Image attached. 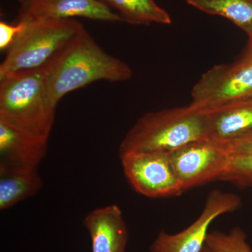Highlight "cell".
Segmentation results:
<instances>
[{
	"mask_svg": "<svg viewBox=\"0 0 252 252\" xmlns=\"http://www.w3.org/2000/svg\"><path fill=\"white\" fill-rule=\"evenodd\" d=\"M203 111L207 138L217 144L228 143L252 132V98Z\"/></svg>",
	"mask_w": 252,
	"mask_h": 252,
	"instance_id": "cell-11",
	"label": "cell"
},
{
	"mask_svg": "<svg viewBox=\"0 0 252 252\" xmlns=\"http://www.w3.org/2000/svg\"><path fill=\"white\" fill-rule=\"evenodd\" d=\"M190 6L229 20L252 37V0H186Z\"/></svg>",
	"mask_w": 252,
	"mask_h": 252,
	"instance_id": "cell-14",
	"label": "cell"
},
{
	"mask_svg": "<svg viewBox=\"0 0 252 252\" xmlns=\"http://www.w3.org/2000/svg\"><path fill=\"white\" fill-rule=\"evenodd\" d=\"M119 11L123 21L135 25L150 23L170 25L172 19L167 11L154 0H101Z\"/></svg>",
	"mask_w": 252,
	"mask_h": 252,
	"instance_id": "cell-15",
	"label": "cell"
},
{
	"mask_svg": "<svg viewBox=\"0 0 252 252\" xmlns=\"http://www.w3.org/2000/svg\"><path fill=\"white\" fill-rule=\"evenodd\" d=\"M47 65L0 79V119L49 138L56 107L51 103L48 93Z\"/></svg>",
	"mask_w": 252,
	"mask_h": 252,
	"instance_id": "cell-3",
	"label": "cell"
},
{
	"mask_svg": "<svg viewBox=\"0 0 252 252\" xmlns=\"http://www.w3.org/2000/svg\"><path fill=\"white\" fill-rule=\"evenodd\" d=\"M119 157L126 179L141 195L159 198L183 193L169 153L130 152Z\"/></svg>",
	"mask_w": 252,
	"mask_h": 252,
	"instance_id": "cell-6",
	"label": "cell"
},
{
	"mask_svg": "<svg viewBox=\"0 0 252 252\" xmlns=\"http://www.w3.org/2000/svg\"><path fill=\"white\" fill-rule=\"evenodd\" d=\"M207 139L205 112L189 104L144 114L123 139L119 155L130 152L170 153L190 142Z\"/></svg>",
	"mask_w": 252,
	"mask_h": 252,
	"instance_id": "cell-2",
	"label": "cell"
},
{
	"mask_svg": "<svg viewBox=\"0 0 252 252\" xmlns=\"http://www.w3.org/2000/svg\"><path fill=\"white\" fill-rule=\"evenodd\" d=\"M241 199L236 194L220 190L210 192L200 216L177 234L161 231L150 247V252H201L206 245L208 230L217 217L236 211Z\"/></svg>",
	"mask_w": 252,
	"mask_h": 252,
	"instance_id": "cell-8",
	"label": "cell"
},
{
	"mask_svg": "<svg viewBox=\"0 0 252 252\" xmlns=\"http://www.w3.org/2000/svg\"><path fill=\"white\" fill-rule=\"evenodd\" d=\"M92 252H125L127 226L120 207L115 204L94 209L84 220Z\"/></svg>",
	"mask_w": 252,
	"mask_h": 252,
	"instance_id": "cell-10",
	"label": "cell"
},
{
	"mask_svg": "<svg viewBox=\"0 0 252 252\" xmlns=\"http://www.w3.org/2000/svg\"><path fill=\"white\" fill-rule=\"evenodd\" d=\"M201 252H212L211 250H210V249L207 248V245H205V246L204 247V248L203 249V250H202Z\"/></svg>",
	"mask_w": 252,
	"mask_h": 252,
	"instance_id": "cell-21",
	"label": "cell"
},
{
	"mask_svg": "<svg viewBox=\"0 0 252 252\" xmlns=\"http://www.w3.org/2000/svg\"><path fill=\"white\" fill-rule=\"evenodd\" d=\"M220 181L245 188L252 186V154H230L229 162Z\"/></svg>",
	"mask_w": 252,
	"mask_h": 252,
	"instance_id": "cell-17",
	"label": "cell"
},
{
	"mask_svg": "<svg viewBox=\"0 0 252 252\" xmlns=\"http://www.w3.org/2000/svg\"><path fill=\"white\" fill-rule=\"evenodd\" d=\"M252 98V60L242 59L204 73L191 91L190 105L207 110Z\"/></svg>",
	"mask_w": 252,
	"mask_h": 252,
	"instance_id": "cell-5",
	"label": "cell"
},
{
	"mask_svg": "<svg viewBox=\"0 0 252 252\" xmlns=\"http://www.w3.org/2000/svg\"><path fill=\"white\" fill-rule=\"evenodd\" d=\"M206 245L213 252H252L247 235L240 228L228 233L212 232L207 235Z\"/></svg>",
	"mask_w": 252,
	"mask_h": 252,
	"instance_id": "cell-16",
	"label": "cell"
},
{
	"mask_svg": "<svg viewBox=\"0 0 252 252\" xmlns=\"http://www.w3.org/2000/svg\"><path fill=\"white\" fill-rule=\"evenodd\" d=\"M24 22L26 30L6 51L0 64V79L14 73L47 65L85 29L73 19Z\"/></svg>",
	"mask_w": 252,
	"mask_h": 252,
	"instance_id": "cell-4",
	"label": "cell"
},
{
	"mask_svg": "<svg viewBox=\"0 0 252 252\" xmlns=\"http://www.w3.org/2000/svg\"><path fill=\"white\" fill-rule=\"evenodd\" d=\"M183 191L213 180H220L230 154L220 144L207 139L186 144L169 153Z\"/></svg>",
	"mask_w": 252,
	"mask_h": 252,
	"instance_id": "cell-7",
	"label": "cell"
},
{
	"mask_svg": "<svg viewBox=\"0 0 252 252\" xmlns=\"http://www.w3.org/2000/svg\"><path fill=\"white\" fill-rule=\"evenodd\" d=\"M243 59L252 60V37L250 39V42H249L246 52L244 55Z\"/></svg>",
	"mask_w": 252,
	"mask_h": 252,
	"instance_id": "cell-20",
	"label": "cell"
},
{
	"mask_svg": "<svg viewBox=\"0 0 252 252\" xmlns=\"http://www.w3.org/2000/svg\"><path fill=\"white\" fill-rule=\"evenodd\" d=\"M19 17L23 21L67 20L80 17L102 21H124L118 13L101 0H18Z\"/></svg>",
	"mask_w": 252,
	"mask_h": 252,
	"instance_id": "cell-9",
	"label": "cell"
},
{
	"mask_svg": "<svg viewBox=\"0 0 252 252\" xmlns=\"http://www.w3.org/2000/svg\"><path fill=\"white\" fill-rule=\"evenodd\" d=\"M49 137L34 135L0 119L2 163L39 167L47 152Z\"/></svg>",
	"mask_w": 252,
	"mask_h": 252,
	"instance_id": "cell-12",
	"label": "cell"
},
{
	"mask_svg": "<svg viewBox=\"0 0 252 252\" xmlns=\"http://www.w3.org/2000/svg\"><path fill=\"white\" fill-rule=\"evenodd\" d=\"M220 145L229 154H252V132Z\"/></svg>",
	"mask_w": 252,
	"mask_h": 252,
	"instance_id": "cell-19",
	"label": "cell"
},
{
	"mask_svg": "<svg viewBox=\"0 0 252 252\" xmlns=\"http://www.w3.org/2000/svg\"><path fill=\"white\" fill-rule=\"evenodd\" d=\"M43 185L37 166L0 162V210H9L34 196Z\"/></svg>",
	"mask_w": 252,
	"mask_h": 252,
	"instance_id": "cell-13",
	"label": "cell"
},
{
	"mask_svg": "<svg viewBox=\"0 0 252 252\" xmlns=\"http://www.w3.org/2000/svg\"><path fill=\"white\" fill-rule=\"evenodd\" d=\"M26 23L18 21L16 24H10L4 21H0V49L6 51L11 47L16 39L24 32Z\"/></svg>",
	"mask_w": 252,
	"mask_h": 252,
	"instance_id": "cell-18",
	"label": "cell"
},
{
	"mask_svg": "<svg viewBox=\"0 0 252 252\" xmlns=\"http://www.w3.org/2000/svg\"><path fill=\"white\" fill-rule=\"evenodd\" d=\"M132 76L126 63L107 54L84 29L48 64L46 81L50 100L56 107L66 94L95 81L119 82Z\"/></svg>",
	"mask_w": 252,
	"mask_h": 252,
	"instance_id": "cell-1",
	"label": "cell"
}]
</instances>
